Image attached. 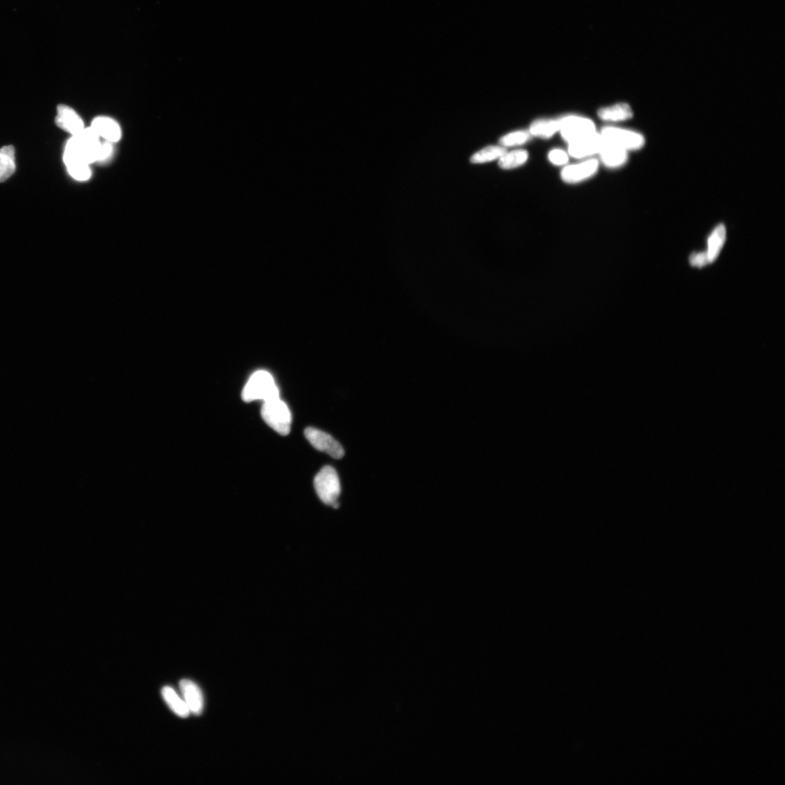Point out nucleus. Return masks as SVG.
I'll list each match as a JSON object with an SVG mask.
<instances>
[{
	"instance_id": "obj_14",
	"label": "nucleus",
	"mask_w": 785,
	"mask_h": 785,
	"mask_svg": "<svg viewBox=\"0 0 785 785\" xmlns=\"http://www.w3.org/2000/svg\"><path fill=\"white\" fill-rule=\"evenodd\" d=\"M599 117L605 122H624L633 116V112L628 103H620L612 107H604L598 111Z\"/></svg>"
},
{
	"instance_id": "obj_11",
	"label": "nucleus",
	"mask_w": 785,
	"mask_h": 785,
	"mask_svg": "<svg viewBox=\"0 0 785 785\" xmlns=\"http://www.w3.org/2000/svg\"><path fill=\"white\" fill-rule=\"evenodd\" d=\"M180 689L190 712L200 716L204 708L203 694L200 688L194 681L184 679L180 682Z\"/></svg>"
},
{
	"instance_id": "obj_5",
	"label": "nucleus",
	"mask_w": 785,
	"mask_h": 785,
	"mask_svg": "<svg viewBox=\"0 0 785 785\" xmlns=\"http://www.w3.org/2000/svg\"><path fill=\"white\" fill-rule=\"evenodd\" d=\"M600 133L604 140L623 148L628 152L640 150L645 144L644 136L633 130L606 127Z\"/></svg>"
},
{
	"instance_id": "obj_20",
	"label": "nucleus",
	"mask_w": 785,
	"mask_h": 785,
	"mask_svg": "<svg viewBox=\"0 0 785 785\" xmlns=\"http://www.w3.org/2000/svg\"><path fill=\"white\" fill-rule=\"evenodd\" d=\"M65 165L70 175L78 181H87L91 176L90 167L85 162L70 161L65 162Z\"/></svg>"
},
{
	"instance_id": "obj_7",
	"label": "nucleus",
	"mask_w": 785,
	"mask_h": 785,
	"mask_svg": "<svg viewBox=\"0 0 785 785\" xmlns=\"http://www.w3.org/2000/svg\"><path fill=\"white\" fill-rule=\"evenodd\" d=\"M725 240V229L719 225L711 234L708 240V249L705 253L691 256L690 263L694 266H702L712 263L718 257Z\"/></svg>"
},
{
	"instance_id": "obj_3",
	"label": "nucleus",
	"mask_w": 785,
	"mask_h": 785,
	"mask_svg": "<svg viewBox=\"0 0 785 785\" xmlns=\"http://www.w3.org/2000/svg\"><path fill=\"white\" fill-rule=\"evenodd\" d=\"M315 487L320 500L326 505L339 507L338 497L342 493L339 479L335 469L324 466L315 479Z\"/></svg>"
},
{
	"instance_id": "obj_12",
	"label": "nucleus",
	"mask_w": 785,
	"mask_h": 785,
	"mask_svg": "<svg viewBox=\"0 0 785 785\" xmlns=\"http://www.w3.org/2000/svg\"><path fill=\"white\" fill-rule=\"evenodd\" d=\"M599 154L603 164L610 168L624 166L628 158V151L604 139Z\"/></svg>"
},
{
	"instance_id": "obj_18",
	"label": "nucleus",
	"mask_w": 785,
	"mask_h": 785,
	"mask_svg": "<svg viewBox=\"0 0 785 785\" xmlns=\"http://www.w3.org/2000/svg\"><path fill=\"white\" fill-rule=\"evenodd\" d=\"M507 152L505 147L502 145H491L474 154L470 161L473 164H484L496 159H500Z\"/></svg>"
},
{
	"instance_id": "obj_1",
	"label": "nucleus",
	"mask_w": 785,
	"mask_h": 785,
	"mask_svg": "<svg viewBox=\"0 0 785 785\" xmlns=\"http://www.w3.org/2000/svg\"><path fill=\"white\" fill-rule=\"evenodd\" d=\"M244 402L256 400L267 402L279 398V391L273 376L265 370H258L251 376L242 393Z\"/></svg>"
},
{
	"instance_id": "obj_16",
	"label": "nucleus",
	"mask_w": 785,
	"mask_h": 785,
	"mask_svg": "<svg viewBox=\"0 0 785 785\" xmlns=\"http://www.w3.org/2000/svg\"><path fill=\"white\" fill-rule=\"evenodd\" d=\"M161 694L163 698L176 715L182 718H186L189 716L191 712L186 702L179 697V694L171 687L163 688Z\"/></svg>"
},
{
	"instance_id": "obj_2",
	"label": "nucleus",
	"mask_w": 785,
	"mask_h": 785,
	"mask_svg": "<svg viewBox=\"0 0 785 785\" xmlns=\"http://www.w3.org/2000/svg\"><path fill=\"white\" fill-rule=\"evenodd\" d=\"M263 421L281 436L290 432L292 414L285 403L279 398L264 402L261 408Z\"/></svg>"
},
{
	"instance_id": "obj_15",
	"label": "nucleus",
	"mask_w": 785,
	"mask_h": 785,
	"mask_svg": "<svg viewBox=\"0 0 785 785\" xmlns=\"http://www.w3.org/2000/svg\"><path fill=\"white\" fill-rule=\"evenodd\" d=\"M559 118H540L533 122L529 132L531 136L547 139H551L560 130Z\"/></svg>"
},
{
	"instance_id": "obj_13",
	"label": "nucleus",
	"mask_w": 785,
	"mask_h": 785,
	"mask_svg": "<svg viewBox=\"0 0 785 785\" xmlns=\"http://www.w3.org/2000/svg\"><path fill=\"white\" fill-rule=\"evenodd\" d=\"M91 127L98 133L99 136L105 139L107 141L115 143L121 139V127L112 118L108 117L96 118Z\"/></svg>"
},
{
	"instance_id": "obj_10",
	"label": "nucleus",
	"mask_w": 785,
	"mask_h": 785,
	"mask_svg": "<svg viewBox=\"0 0 785 785\" xmlns=\"http://www.w3.org/2000/svg\"><path fill=\"white\" fill-rule=\"evenodd\" d=\"M55 124L66 132L73 136L80 134L85 130L84 123L81 117L75 110L65 106L58 107Z\"/></svg>"
},
{
	"instance_id": "obj_19",
	"label": "nucleus",
	"mask_w": 785,
	"mask_h": 785,
	"mask_svg": "<svg viewBox=\"0 0 785 785\" xmlns=\"http://www.w3.org/2000/svg\"><path fill=\"white\" fill-rule=\"evenodd\" d=\"M528 157V152L525 150L506 152L499 159V166L504 170L514 169L525 164Z\"/></svg>"
},
{
	"instance_id": "obj_4",
	"label": "nucleus",
	"mask_w": 785,
	"mask_h": 785,
	"mask_svg": "<svg viewBox=\"0 0 785 785\" xmlns=\"http://www.w3.org/2000/svg\"><path fill=\"white\" fill-rule=\"evenodd\" d=\"M561 135L569 144L597 132L596 125L590 118L568 115L560 118Z\"/></svg>"
},
{
	"instance_id": "obj_17",
	"label": "nucleus",
	"mask_w": 785,
	"mask_h": 785,
	"mask_svg": "<svg viewBox=\"0 0 785 785\" xmlns=\"http://www.w3.org/2000/svg\"><path fill=\"white\" fill-rule=\"evenodd\" d=\"M16 170L13 146H4L0 149V183L7 181Z\"/></svg>"
},
{
	"instance_id": "obj_22",
	"label": "nucleus",
	"mask_w": 785,
	"mask_h": 785,
	"mask_svg": "<svg viewBox=\"0 0 785 785\" xmlns=\"http://www.w3.org/2000/svg\"><path fill=\"white\" fill-rule=\"evenodd\" d=\"M549 160L556 166L565 165L569 161L567 154L561 150H554L549 155Z\"/></svg>"
},
{
	"instance_id": "obj_8",
	"label": "nucleus",
	"mask_w": 785,
	"mask_h": 785,
	"mask_svg": "<svg viewBox=\"0 0 785 785\" xmlns=\"http://www.w3.org/2000/svg\"><path fill=\"white\" fill-rule=\"evenodd\" d=\"M599 168V161L590 159L579 164L567 166L562 170L561 177L563 182L575 184L585 181L594 176Z\"/></svg>"
},
{
	"instance_id": "obj_6",
	"label": "nucleus",
	"mask_w": 785,
	"mask_h": 785,
	"mask_svg": "<svg viewBox=\"0 0 785 785\" xmlns=\"http://www.w3.org/2000/svg\"><path fill=\"white\" fill-rule=\"evenodd\" d=\"M306 438L317 450L328 454L335 459H342L345 452L337 441L330 434L315 427H308L304 432Z\"/></svg>"
},
{
	"instance_id": "obj_21",
	"label": "nucleus",
	"mask_w": 785,
	"mask_h": 785,
	"mask_svg": "<svg viewBox=\"0 0 785 785\" xmlns=\"http://www.w3.org/2000/svg\"><path fill=\"white\" fill-rule=\"evenodd\" d=\"M529 131L518 130L509 133L500 139V144L503 147L520 145L526 143L530 139Z\"/></svg>"
},
{
	"instance_id": "obj_9",
	"label": "nucleus",
	"mask_w": 785,
	"mask_h": 785,
	"mask_svg": "<svg viewBox=\"0 0 785 785\" xmlns=\"http://www.w3.org/2000/svg\"><path fill=\"white\" fill-rule=\"evenodd\" d=\"M603 142L601 133L592 134L574 141L569 144V154L577 159H581L599 154Z\"/></svg>"
}]
</instances>
